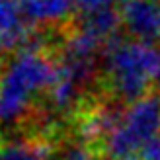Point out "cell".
Listing matches in <instances>:
<instances>
[{
  "label": "cell",
  "mask_w": 160,
  "mask_h": 160,
  "mask_svg": "<svg viewBox=\"0 0 160 160\" xmlns=\"http://www.w3.org/2000/svg\"><path fill=\"white\" fill-rule=\"evenodd\" d=\"M103 72L108 90L123 103L150 94L160 78V49L154 43L119 35L103 47Z\"/></svg>",
  "instance_id": "cell-1"
},
{
  "label": "cell",
  "mask_w": 160,
  "mask_h": 160,
  "mask_svg": "<svg viewBox=\"0 0 160 160\" xmlns=\"http://www.w3.org/2000/svg\"><path fill=\"white\" fill-rule=\"evenodd\" d=\"M59 76V62L43 49H23L0 68V123H16Z\"/></svg>",
  "instance_id": "cell-2"
},
{
  "label": "cell",
  "mask_w": 160,
  "mask_h": 160,
  "mask_svg": "<svg viewBox=\"0 0 160 160\" xmlns=\"http://www.w3.org/2000/svg\"><path fill=\"white\" fill-rule=\"evenodd\" d=\"M160 135V96H148L129 103L123 109L121 121L115 131L102 142L103 160H121L141 154L150 141Z\"/></svg>",
  "instance_id": "cell-3"
},
{
  "label": "cell",
  "mask_w": 160,
  "mask_h": 160,
  "mask_svg": "<svg viewBox=\"0 0 160 160\" xmlns=\"http://www.w3.org/2000/svg\"><path fill=\"white\" fill-rule=\"evenodd\" d=\"M41 49L35 26L23 18L18 0H0V53Z\"/></svg>",
  "instance_id": "cell-4"
},
{
  "label": "cell",
  "mask_w": 160,
  "mask_h": 160,
  "mask_svg": "<svg viewBox=\"0 0 160 160\" xmlns=\"http://www.w3.org/2000/svg\"><path fill=\"white\" fill-rule=\"evenodd\" d=\"M119 14L131 39L145 43L160 39V0H125L119 6Z\"/></svg>",
  "instance_id": "cell-5"
},
{
  "label": "cell",
  "mask_w": 160,
  "mask_h": 160,
  "mask_svg": "<svg viewBox=\"0 0 160 160\" xmlns=\"http://www.w3.org/2000/svg\"><path fill=\"white\" fill-rule=\"evenodd\" d=\"M123 109L111 103H96L82 109L76 119V135L86 145L103 142L121 121Z\"/></svg>",
  "instance_id": "cell-6"
},
{
  "label": "cell",
  "mask_w": 160,
  "mask_h": 160,
  "mask_svg": "<svg viewBox=\"0 0 160 160\" xmlns=\"http://www.w3.org/2000/svg\"><path fill=\"white\" fill-rule=\"evenodd\" d=\"M31 26H53L70 18L76 10L74 0H18Z\"/></svg>",
  "instance_id": "cell-7"
},
{
  "label": "cell",
  "mask_w": 160,
  "mask_h": 160,
  "mask_svg": "<svg viewBox=\"0 0 160 160\" xmlns=\"http://www.w3.org/2000/svg\"><path fill=\"white\" fill-rule=\"evenodd\" d=\"M76 29L84 31L90 37L98 39V41L106 47L109 41L119 37V31L123 29V22H121V14L119 8H106V10H98V12H90V14H82V18L78 20Z\"/></svg>",
  "instance_id": "cell-8"
},
{
  "label": "cell",
  "mask_w": 160,
  "mask_h": 160,
  "mask_svg": "<svg viewBox=\"0 0 160 160\" xmlns=\"http://www.w3.org/2000/svg\"><path fill=\"white\" fill-rule=\"evenodd\" d=\"M0 160H53V148L47 141H10L0 145Z\"/></svg>",
  "instance_id": "cell-9"
},
{
  "label": "cell",
  "mask_w": 160,
  "mask_h": 160,
  "mask_svg": "<svg viewBox=\"0 0 160 160\" xmlns=\"http://www.w3.org/2000/svg\"><path fill=\"white\" fill-rule=\"evenodd\" d=\"M80 92H82V88H80L72 78H68L65 72H61V68H59V76H57L55 84L49 90L51 108L55 111H59V113L74 109L76 103H78V98H80Z\"/></svg>",
  "instance_id": "cell-10"
},
{
  "label": "cell",
  "mask_w": 160,
  "mask_h": 160,
  "mask_svg": "<svg viewBox=\"0 0 160 160\" xmlns=\"http://www.w3.org/2000/svg\"><path fill=\"white\" fill-rule=\"evenodd\" d=\"M100 154L102 152L94 150L90 145L78 141V142H72V145H68V147L62 148L59 160H102Z\"/></svg>",
  "instance_id": "cell-11"
},
{
  "label": "cell",
  "mask_w": 160,
  "mask_h": 160,
  "mask_svg": "<svg viewBox=\"0 0 160 160\" xmlns=\"http://www.w3.org/2000/svg\"><path fill=\"white\" fill-rule=\"evenodd\" d=\"M115 2H125V0H74L76 10L82 12V14H90V12L106 10V8H113Z\"/></svg>",
  "instance_id": "cell-12"
},
{
  "label": "cell",
  "mask_w": 160,
  "mask_h": 160,
  "mask_svg": "<svg viewBox=\"0 0 160 160\" xmlns=\"http://www.w3.org/2000/svg\"><path fill=\"white\" fill-rule=\"evenodd\" d=\"M139 156L142 160H160V135H158L154 141H150L148 145L141 150Z\"/></svg>",
  "instance_id": "cell-13"
},
{
  "label": "cell",
  "mask_w": 160,
  "mask_h": 160,
  "mask_svg": "<svg viewBox=\"0 0 160 160\" xmlns=\"http://www.w3.org/2000/svg\"><path fill=\"white\" fill-rule=\"evenodd\" d=\"M121 160H142L139 154H135V156H127V158H121Z\"/></svg>",
  "instance_id": "cell-14"
},
{
  "label": "cell",
  "mask_w": 160,
  "mask_h": 160,
  "mask_svg": "<svg viewBox=\"0 0 160 160\" xmlns=\"http://www.w3.org/2000/svg\"><path fill=\"white\" fill-rule=\"evenodd\" d=\"M158 86H160V78H158Z\"/></svg>",
  "instance_id": "cell-15"
}]
</instances>
